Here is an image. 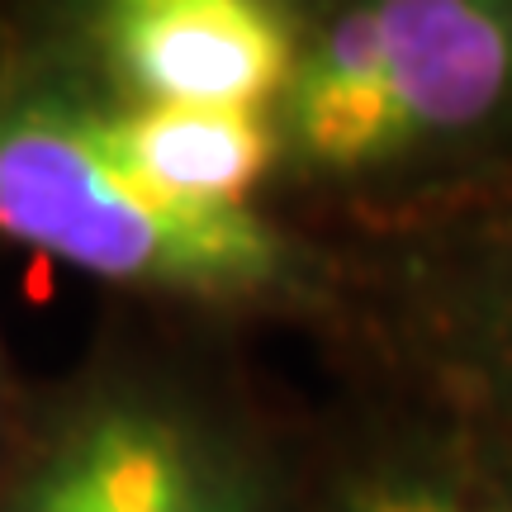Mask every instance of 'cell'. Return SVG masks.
Listing matches in <instances>:
<instances>
[{"instance_id": "obj_3", "label": "cell", "mask_w": 512, "mask_h": 512, "mask_svg": "<svg viewBox=\"0 0 512 512\" xmlns=\"http://www.w3.org/2000/svg\"><path fill=\"white\" fill-rule=\"evenodd\" d=\"M0 512H290V484L223 389L162 361H110L5 460Z\"/></svg>"}, {"instance_id": "obj_1", "label": "cell", "mask_w": 512, "mask_h": 512, "mask_svg": "<svg viewBox=\"0 0 512 512\" xmlns=\"http://www.w3.org/2000/svg\"><path fill=\"white\" fill-rule=\"evenodd\" d=\"M275 176L403 233L512 190V0L309 5Z\"/></svg>"}, {"instance_id": "obj_6", "label": "cell", "mask_w": 512, "mask_h": 512, "mask_svg": "<svg viewBox=\"0 0 512 512\" xmlns=\"http://www.w3.org/2000/svg\"><path fill=\"white\" fill-rule=\"evenodd\" d=\"M304 512H512V432L389 384L309 479Z\"/></svg>"}, {"instance_id": "obj_7", "label": "cell", "mask_w": 512, "mask_h": 512, "mask_svg": "<svg viewBox=\"0 0 512 512\" xmlns=\"http://www.w3.org/2000/svg\"><path fill=\"white\" fill-rule=\"evenodd\" d=\"M110 138L152 190L204 209H256V190L275 176L266 110L133 105L110 91Z\"/></svg>"}, {"instance_id": "obj_4", "label": "cell", "mask_w": 512, "mask_h": 512, "mask_svg": "<svg viewBox=\"0 0 512 512\" xmlns=\"http://www.w3.org/2000/svg\"><path fill=\"white\" fill-rule=\"evenodd\" d=\"M356 299L389 380L512 432V190L380 233Z\"/></svg>"}, {"instance_id": "obj_5", "label": "cell", "mask_w": 512, "mask_h": 512, "mask_svg": "<svg viewBox=\"0 0 512 512\" xmlns=\"http://www.w3.org/2000/svg\"><path fill=\"white\" fill-rule=\"evenodd\" d=\"M299 29L275 0H100L57 24L114 95L181 110H271Z\"/></svg>"}, {"instance_id": "obj_2", "label": "cell", "mask_w": 512, "mask_h": 512, "mask_svg": "<svg viewBox=\"0 0 512 512\" xmlns=\"http://www.w3.org/2000/svg\"><path fill=\"white\" fill-rule=\"evenodd\" d=\"M0 238L204 313H328L356 290V271L261 209L152 190L110 138V86L57 29L0 57Z\"/></svg>"}]
</instances>
